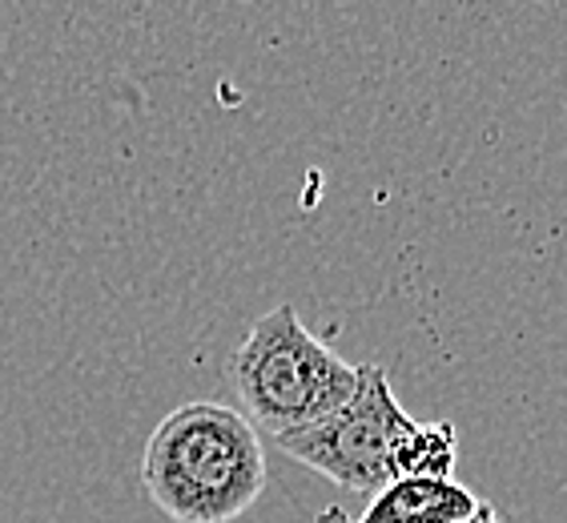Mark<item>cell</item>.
Wrapping results in <instances>:
<instances>
[{"label": "cell", "mask_w": 567, "mask_h": 523, "mask_svg": "<svg viewBox=\"0 0 567 523\" xmlns=\"http://www.w3.org/2000/svg\"><path fill=\"white\" fill-rule=\"evenodd\" d=\"M142 488L174 523H234L266 491V448L246 411L194 399L153 427Z\"/></svg>", "instance_id": "cell-1"}, {"label": "cell", "mask_w": 567, "mask_h": 523, "mask_svg": "<svg viewBox=\"0 0 567 523\" xmlns=\"http://www.w3.org/2000/svg\"><path fill=\"white\" fill-rule=\"evenodd\" d=\"M229 379L246 419L274 439L334 414L359 391L362 367L315 338L290 302H278L241 338L229 359Z\"/></svg>", "instance_id": "cell-2"}, {"label": "cell", "mask_w": 567, "mask_h": 523, "mask_svg": "<svg viewBox=\"0 0 567 523\" xmlns=\"http://www.w3.org/2000/svg\"><path fill=\"white\" fill-rule=\"evenodd\" d=\"M411 423L415 419L394 399L386 371L367 362L359 391L350 394L339 411L302 427V431L274 439V443L310 471L327 475L334 488L379 495L386 483H394V443L403 439Z\"/></svg>", "instance_id": "cell-3"}, {"label": "cell", "mask_w": 567, "mask_h": 523, "mask_svg": "<svg viewBox=\"0 0 567 523\" xmlns=\"http://www.w3.org/2000/svg\"><path fill=\"white\" fill-rule=\"evenodd\" d=\"M475 507L480 500L458 480H394L354 523H463Z\"/></svg>", "instance_id": "cell-4"}, {"label": "cell", "mask_w": 567, "mask_h": 523, "mask_svg": "<svg viewBox=\"0 0 567 523\" xmlns=\"http://www.w3.org/2000/svg\"><path fill=\"white\" fill-rule=\"evenodd\" d=\"M458 463V435L455 423H411L403 439L394 443V480H451Z\"/></svg>", "instance_id": "cell-5"}, {"label": "cell", "mask_w": 567, "mask_h": 523, "mask_svg": "<svg viewBox=\"0 0 567 523\" xmlns=\"http://www.w3.org/2000/svg\"><path fill=\"white\" fill-rule=\"evenodd\" d=\"M463 523H503L499 515H495V507L492 503H480V507H475V515H467V520Z\"/></svg>", "instance_id": "cell-6"}, {"label": "cell", "mask_w": 567, "mask_h": 523, "mask_svg": "<svg viewBox=\"0 0 567 523\" xmlns=\"http://www.w3.org/2000/svg\"><path fill=\"white\" fill-rule=\"evenodd\" d=\"M330 520H334V523H342V520H339V515H330Z\"/></svg>", "instance_id": "cell-7"}]
</instances>
